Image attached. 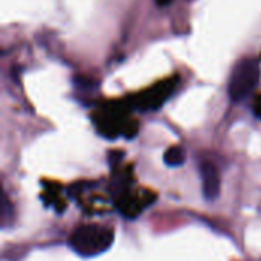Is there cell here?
<instances>
[{
	"instance_id": "1",
	"label": "cell",
	"mask_w": 261,
	"mask_h": 261,
	"mask_svg": "<svg viewBox=\"0 0 261 261\" xmlns=\"http://www.w3.org/2000/svg\"><path fill=\"white\" fill-rule=\"evenodd\" d=\"M115 240V231L101 225H81L69 237L70 248L84 258L106 252Z\"/></svg>"
},
{
	"instance_id": "2",
	"label": "cell",
	"mask_w": 261,
	"mask_h": 261,
	"mask_svg": "<svg viewBox=\"0 0 261 261\" xmlns=\"http://www.w3.org/2000/svg\"><path fill=\"white\" fill-rule=\"evenodd\" d=\"M261 78L260 63L255 58H242L231 72L229 78V98L234 102L246 99L258 86Z\"/></svg>"
},
{
	"instance_id": "3",
	"label": "cell",
	"mask_w": 261,
	"mask_h": 261,
	"mask_svg": "<svg viewBox=\"0 0 261 261\" xmlns=\"http://www.w3.org/2000/svg\"><path fill=\"white\" fill-rule=\"evenodd\" d=\"M98 116L95 118L96 128L101 135L107 138H116L119 135H124L127 138H132L136 135V124L130 122L125 118V113L122 109L112 107V109H102Z\"/></svg>"
},
{
	"instance_id": "4",
	"label": "cell",
	"mask_w": 261,
	"mask_h": 261,
	"mask_svg": "<svg viewBox=\"0 0 261 261\" xmlns=\"http://www.w3.org/2000/svg\"><path fill=\"white\" fill-rule=\"evenodd\" d=\"M176 83H177V80H167V81H162V83L150 87L148 90H145L144 93H141L135 98V106L139 110L159 109L168 99V96L173 93Z\"/></svg>"
},
{
	"instance_id": "5",
	"label": "cell",
	"mask_w": 261,
	"mask_h": 261,
	"mask_svg": "<svg viewBox=\"0 0 261 261\" xmlns=\"http://www.w3.org/2000/svg\"><path fill=\"white\" fill-rule=\"evenodd\" d=\"M200 171V179H202V190H203V197L206 200H216L220 193V176L217 168L208 162L203 161L199 165Z\"/></svg>"
},
{
	"instance_id": "6",
	"label": "cell",
	"mask_w": 261,
	"mask_h": 261,
	"mask_svg": "<svg viewBox=\"0 0 261 261\" xmlns=\"http://www.w3.org/2000/svg\"><path fill=\"white\" fill-rule=\"evenodd\" d=\"M185 161H187V151L179 145H173V147L167 148V151L164 153V162L167 167L177 168V167L184 165Z\"/></svg>"
},
{
	"instance_id": "7",
	"label": "cell",
	"mask_w": 261,
	"mask_h": 261,
	"mask_svg": "<svg viewBox=\"0 0 261 261\" xmlns=\"http://www.w3.org/2000/svg\"><path fill=\"white\" fill-rule=\"evenodd\" d=\"M255 113H257L258 118H261V96L258 98V102L255 104Z\"/></svg>"
},
{
	"instance_id": "8",
	"label": "cell",
	"mask_w": 261,
	"mask_h": 261,
	"mask_svg": "<svg viewBox=\"0 0 261 261\" xmlns=\"http://www.w3.org/2000/svg\"><path fill=\"white\" fill-rule=\"evenodd\" d=\"M158 3H161V5H167V3H170L171 0H156Z\"/></svg>"
}]
</instances>
